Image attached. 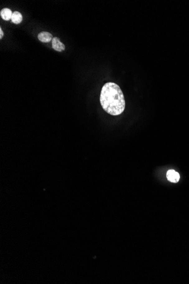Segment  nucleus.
<instances>
[{
    "mask_svg": "<svg viewBox=\"0 0 189 284\" xmlns=\"http://www.w3.org/2000/svg\"><path fill=\"white\" fill-rule=\"evenodd\" d=\"M100 102L103 110L112 116H117L124 111V95L117 84L106 83L101 90Z\"/></svg>",
    "mask_w": 189,
    "mask_h": 284,
    "instance_id": "1",
    "label": "nucleus"
},
{
    "mask_svg": "<svg viewBox=\"0 0 189 284\" xmlns=\"http://www.w3.org/2000/svg\"><path fill=\"white\" fill-rule=\"evenodd\" d=\"M167 178L168 181L176 183L178 182V181L180 180V174L175 170H168L167 173Z\"/></svg>",
    "mask_w": 189,
    "mask_h": 284,
    "instance_id": "2",
    "label": "nucleus"
},
{
    "mask_svg": "<svg viewBox=\"0 0 189 284\" xmlns=\"http://www.w3.org/2000/svg\"><path fill=\"white\" fill-rule=\"evenodd\" d=\"M52 48L58 52H62L65 50L64 44L61 42L59 38L57 37H54L52 39Z\"/></svg>",
    "mask_w": 189,
    "mask_h": 284,
    "instance_id": "3",
    "label": "nucleus"
},
{
    "mask_svg": "<svg viewBox=\"0 0 189 284\" xmlns=\"http://www.w3.org/2000/svg\"><path fill=\"white\" fill-rule=\"evenodd\" d=\"M38 39L43 43H49L53 39V36L50 32L43 31L38 34Z\"/></svg>",
    "mask_w": 189,
    "mask_h": 284,
    "instance_id": "4",
    "label": "nucleus"
},
{
    "mask_svg": "<svg viewBox=\"0 0 189 284\" xmlns=\"http://www.w3.org/2000/svg\"><path fill=\"white\" fill-rule=\"evenodd\" d=\"M12 12L9 8H3V9L1 10V11L0 12L1 17L3 19V20L6 21H9L10 19H12Z\"/></svg>",
    "mask_w": 189,
    "mask_h": 284,
    "instance_id": "5",
    "label": "nucleus"
},
{
    "mask_svg": "<svg viewBox=\"0 0 189 284\" xmlns=\"http://www.w3.org/2000/svg\"><path fill=\"white\" fill-rule=\"evenodd\" d=\"M23 20V16L22 14L19 12L16 11L12 12V22L15 24H19L21 23Z\"/></svg>",
    "mask_w": 189,
    "mask_h": 284,
    "instance_id": "6",
    "label": "nucleus"
},
{
    "mask_svg": "<svg viewBox=\"0 0 189 284\" xmlns=\"http://www.w3.org/2000/svg\"><path fill=\"white\" fill-rule=\"evenodd\" d=\"M3 35H4L3 32L2 31V28H1H1H0V39H2Z\"/></svg>",
    "mask_w": 189,
    "mask_h": 284,
    "instance_id": "7",
    "label": "nucleus"
}]
</instances>
